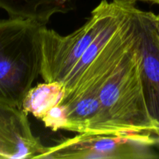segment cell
<instances>
[{"instance_id":"6da1fadb","label":"cell","mask_w":159,"mask_h":159,"mask_svg":"<svg viewBox=\"0 0 159 159\" xmlns=\"http://www.w3.org/2000/svg\"><path fill=\"white\" fill-rule=\"evenodd\" d=\"M141 61L136 23V32L131 43L112 68L99 90L102 115L110 134L145 133L158 128L146 106L141 77Z\"/></svg>"},{"instance_id":"7a4b0ae2","label":"cell","mask_w":159,"mask_h":159,"mask_svg":"<svg viewBox=\"0 0 159 159\" xmlns=\"http://www.w3.org/2000/svg\"><path fill=\"white\" fill-rule=\"evenodd\" d=\"M43 26L30 19L0 20V103L22 109L40 75Z\"/></svg>"},{"instance_id":"3957f363","label":"cell","mask_w":159,"mask_h":159,"mask_svg":"<svg viewBox=\"0 0 159 159\" xmlns=\"http://www.w3.org/2000/svg\"><path fill=\"white\" fill-rule=\"evenodd\" d=\"M122 0H102L81 27L61 35L45 26L41 30V66L43 82L63 83L104 26L120 9Z\"/></svg>"},{"instance_id":"277c9868","label":"cell","mask_w":159,"mask_h":159,"mask_svg":"<svg viewBox=\"0 0 159 159\" xmlns=\"http://www.w3.org/2000/svg\"><path fill=\"white\" fill-rule=\"evenodd\" d=\"M151 132L136 134H78L48 147L45 159L158 158Z\"/></svg>"},{"instance_id":"5b68a950","label":"cell","mask_w":159,"mask_h":159,"mask_svg":"<svg viewBox=\"0 0 159 159\" xmlns=\"http://www.w3.org/2000/svg\"><path fill=\"white\" fill-rule=\"evenodd\" d=\"M152 12L135 9L139 34L141 77L148 111L159 128V36Z\"/></svg>"},{"instance_id":"8992f818","label":"cell","mask_w":159,"mask_h":159,"mask_svg":"<svg viewBox=\"0 0 159 159\" xmlns=\"http://www.w3.org/2000/svg\"><path fill=\"white\" fill-rule=\"evenodd\" d=\"M23 109L0 103V159L41 158L48 147L33 134Z\"/></svg>"},{"instance_id":"52a82bcc","label":"cell","mask_w":159,"mask_h":159,"mask_svg":"<svg viewBox=\"0 0 159 159\" xmlns=\"http://www.w3.org/2000/svg\"><path fill=\"white\" fill-rule=\"evenodd\" d=\"M76 0H0V9L9 17L30 19L47 25L53 15L66 13L75 8Z\"/></svg>"},{"instance_id":"ba28073f","label":"cell","mask_w":159,"mask_h":159,"mask_svg":"<svg viewBox=\"0 0 159 159\" xmlns=\"http://www.w3.org/2000/svg\"><path fill=\"white\" fill-rule=\"evenodd\" d=\"M65 95L63 83L51 82L40 83L32 87L23 100L22 109L26 113L41 120L54 107L59 105Z\"/></svg>"},{"instance_id":"9c48e42d","label":"cell","mask_w":159,"mask_h":159,"mask_svg":"<svg viewBox=\"0 0 159 159\" xmlns=\"http://www.w3.org/2000/svg\"><path fill=\"white\" fill-rule=\"evenodd\" d=\"M151 134L154 141V147L159 150V128L151 132Z\"/></svg>"},{"instance_id":"30bf717a","label":"cell","mask_w":159,"mask_h":159,"mask_svg":"<svg viewBox=\"0 0 159 159\" xmlns=\"http://www.w3.org/2000/svg\"><path fill=\"white\" fill-rule=\"evenodd\" d=\"M155 24H156L157 32H158V34L159 36V14L155 16Z\"/></svg>"},{"instance_id":"8fae6325","label":"cell","mask_w":159,"mask_h":159,"mask_svg":"<svg viewBox=\"0 0 159 159\" xmlns=\"http://www.w3.org/2000/svg\"><path fill=\"white\" fill-rule=\"evenodd\" d=\"M130 1H144V2H150L156 3V4H159V0H130Z\"/></svg>"}]
</instances>
